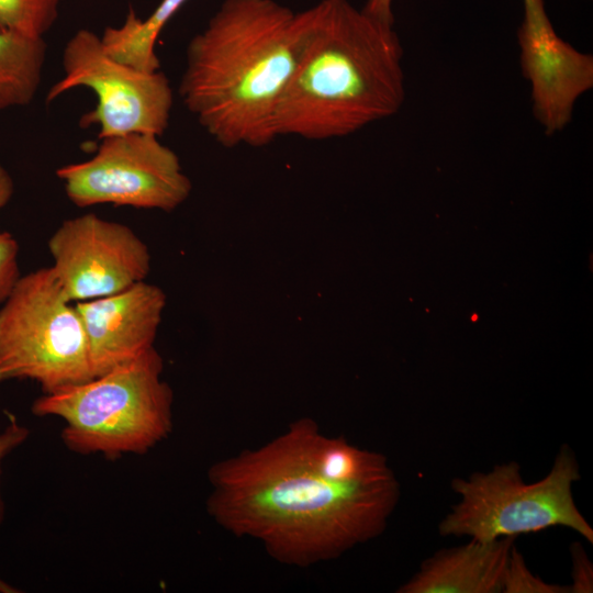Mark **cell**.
Instances as JSON below:
<instances>
[{
	"mask_svg": "<svg viewBox=\"0 0 593 593\" xmlns=\"http://www.w3.org/2000/svg\"><path fill=\"white\" fill-rule=\"evenodd\" d=\"M580 479V465L568 445L560 447L547 475L533 483L523 480L516 461L455 478L451 489L460 501L440 521L438 533L489 541L563 526L593 544V528L573 497L572 486Z\"/></svg>",
	"mask_w": 593,
	"mask_h": 593,
	"instance_id": "obj_5",
	"label": "cell"
},
{
	"mask_svg": "<svg viewBox=\"0 0 593 593\" xmlns=\"http://www.w3.org/2000/svg\"><path fill=\"white\" fill-rule=\"evenodd\" d=\"M517 37L535 118L547 135L555 134L571 121L577 100L593 87V58L562 40L548 18L524 20Z\"/></svg>",
	"mask_w": 593,
	"mask_h": 593,
	"instance_id": "obj_10",
	"label": "cell"
},
{
	"mask_svg": "<svg viewBox=\"0 0 593 593\" xmlns=\"http://www.w3.org/2000/svg\"><path fill=\"white\" fill-rule=\"evenodd\" d=\"M502 593H570L569 585L552 584L535 575L513 546L505 568Z\"/></svg>",
	"mask_w": 593,
	"mask_h": 593,
	"instance_id": "obj_16",
	"label": "cell"
},
{
	"mask_svg": "<svg viewBox=\"0 0 593 593\" xmlns=\"http://www.w3.org/2000/svg\"><path fill=\"white\" fill-rule=\"evenodd\" d=\"M61 66L63 76L47 91L46 102L74 88L92 90L97 104L80 125H96L99 138L135 132L160 136L167 130L174 93L161 71H143L112 58L101 37L87 29L67 41Z\"/></svg>",
	"mask_w": 593,
	"mask_h": 593,
	"instance_id": "obj_7",
	"label": "cell"
},
{
	"mask_svg": "<svg viewBox=\"0 0 593 593\" xmlns=\"http://www.w3.org/2000/svg\"><path fill=\"white\" fill-rule=\"evenodd\" d=\"M186 1L161 0L144 20L130 10L120 26H109L100 36L105 53L143 71L159 70L156 42L165 25Z\"/></svg>",
	"mask_w": 593,
	"mask_h": 593,
	"instance_id": "obj_13",
	"label": "cell"
},
{
	"mask_svg": "<svg viewBox=\"0 0 593 593\" xmlns=\"http://www.w3.org/2000/svg\"><path fill=\"white\" fill-rule=\"evenodd\" d=\"M100 139L90 159L56 170L77 206L114 204L170 212L189 198L191 180L158 135L135 132Z\"/></svg>",
	"mask_w": 593,
	"mask_h": 593,
	"instance_id": "obj_8",
	"label": "cell"
},
{
	"mask_svg": "<svg viewBox=\"0 0 593 593\" xmlns=\"http://www.w3.org/2000/svg\"><path fill=\"white\" fill-rule=\"evenodd\" d=\"M570 555L572 564L570 593H592L593 566L585 549L580 542L574 541L570 546Z\"/></svg>",
	"mask_w": 593,
	"mask_h": 593,
	"instance_id": "obj_18",
	"label": "cell"
},
{
	"mask_svg": "<svg viewBox=\"0 0 593 593\" xmlns=\"http://www.w3.org/2000/svg\"><path fill=\"white\" fill-rule=\"evenodd\" d=\"M14 193V182L8 170L0 163V210L11 200Z\"/></svg>",
	"mask_w": 593,
	"mask_h": 593,
	"instance_id": "obj_21",
	"label": "cell"
},
{
	"mask_svg": "<svg viewBox=\"0 0 593 593\" xmlns=\"http://www.w3.org/2000/svg\"><path fill=\"white\" fill-rule=\"evenodd\" d=\"M29 436V429L20 425L15 419H12L10 424L0 432V477L1 466L4 458L16 447H19ZM4 513L3 501L0 491V523L2 522Z\"/></svg>",
	"mask_w": 593,
	"mask_h": 593,
	"instance_id": "obj_19",
	"label": "cell"
},
{
	"mask_svg": "<svg viewBox=\"0 0 593 593\" xmlns=\"http://www.w3.org/2000/svg\"><path fill=\"white\" fill-rule=\"evenodd\" d=\"M309 9L276 0H224L189 42L179 94L224 147H262L303 52Z\"/></svg>",
	"mask_w": 593,
	"mask_h": 593,
	"instance_id": "obj_2",
	"label": "cell"
},
{
	"mask_svg": "<svg viewBox=\"0 0 593 593\" xmlns=\"http://www.w3.org/2000/svg\"><path fill=\"white\" fill-rule=\"evenodd\" d=\"M155 347L134 360L79 384L44 393L32 405L37 416L65 422L61 438L79 454H144L172 428V391L161 379Z\"/></svg>",
	"mask_w": 593,
	"mask_h": 593,
	"instance_id": "obj_4",
	"label": "cell"
},
{
	"mask_svg": "<svg viewBox=\"0 0 593 593\" xmlns=\"http://www.w3.org/2000/svg\"><path fill=\"white\" fill-rule=\"evenodd\" d=\"M75 304L92 373L99 377L154 347L166 294L144 280L118 293Z\"/></svg>",
	"mask_w": 593,
	"mask_h": 593,
	"instance_id": "obj_11",
	"label": "cell"
},
{
	"mask_svg": "<svg viewBox=\"0 0 593 593\" xmlns=\"http://www.w3.org/2000/svg\"><path fill=\"white\" fill-rule=\"evenodd\" d=\"M391 5L392 0H367L362 11L383 23L393 25L394 16Z\"/></svg>",
	"mask_w": 593,
	"mask_h": 593,
	"instance_id": "obj_20",
	"label": "cell"
},
{
	"mask_svg": "<svg viewBox=\"0 0 593 593\" xmlns=\"http://www.w3.org/2000/svg\"><path fill=\"white\" fill-rule=\"evenodd\" d=\"M0 591L1 592H12L13 590H12L11 586H9L8 584H5L4 582H2L0 580Z\"/></svg>",
	"mask_w": 593,
	"mask_h": 593,
	"instance_id": "obj_23",
	"label": "cell"
},
{
	"mask_svg": "<svg viewBox=\"0 0 593 593\" xmlns=\"http://www.w3.org/2000/svg\"><path fill=\"white\" fill-rule=\"evenodd\" d=\"M19 244L14 236L0 231V306L8 299L20 279Z\"/></svg>",
	"mask_w": 593,
	"mask_h": 593,
	"instance_id": "obj_17",
	"label": "cell"
},
{
	"mask_svg": "<svg viewBox=\"0 0 593 593\" xmlns=\"http://www.w3.org/2000/svg\"><path fill=\"white\" fill-rule=\"evenodd\" d=\"M525 16H537L546 13L542 0H524Z\"/></svg>",
	"mask_w": 593,
	"mask_h": 593,
	"instance_id": "obj_22",
	"label": "cell"
},
{
	"mask_svg": "<svg viewBox=\"0 0 593 593\" xmlns=\"http://www.w3.org/2000/svg\"><path fill=\"white\" fill-rule=\"evenodd\" d=\"M303 52L277 110V136L344 137L404 102L403 49L393 25L348 0L309 8Z\"/></svg>",
	"mask_w": 593,
	"mask_h": 593,
	"instance_id": "obj_3",
	"label": "cell"
},
{
	"mask_svg": "<svg viewBox=\"0 0 593 593\" xmlns=\"http://www.w3.org/2000/svg\"><path fill=\"white\" fill-rule=\"evenodd\" d=\"M318 434L315 421L298 419L264 446L213 465L209 514L277 561L300 567L378 537L399 502V481L333 480L316 459Z\"/></svg>",
	"mask_w": 593,
	"mask_h": 593,
	"instance_id": "obj_1",
	"label": "cell"
},
{
	"mask_svg": "<svg viewBox=\"0 0 593 593\" xmlns=\"http://www.w3.org/2000/svg\"><path fill=\"white\" fill-rule=\"evenodd\" d=\"M516 537L445 548L425 559L398 593H502Z\"/></svg>",
	"mask_w": 593,
	"mask_h": 593,
	"instance_id": "obj_12",
	"label": "cell"
},
{
	"mask_svg": "<svg viewBox=\"0 0 593 593\" xmlns=\"http://www.w3.org/2000/svg\"><path fill=\"white\" fill-rule=\"evenodd\" d=\"M92 378L80 315L52 268L20 277L0 306V382L30 379L52 393Z\"/></svg>",
	"mask_w": 593,
	"mask_h": 593,
	"instance_id": "obj_6",
	"label": "cell"
},
{
	"mask_svg": "<svg viewBox=\"0 0 593 593\" xmlns=\"http://www.w3.org/2000/svg\"><path fill=\"white\" fill-rule=\"evenodd\" d=\"M60 0H0V29L43 38L58 18Z\"/></svg>",
	"mask_w": 593,
	"mask_h": 593,
	"instance_id": "obj_15",
	"label": "cell"
},
{
	"mask_svg": "<svg viewBox=\"0 0 593 593\" xmlns=\"http://www.w3.org/2000/svg\"><path fill=\"white\" fill-rule=\"evenodd\" d=\"M51 266L71 302L118 293L144 281L150 270L147 245L127 225L94 213L65 220L48 239Z\"/></svg>",
	"mask_w": 593,
	"mask_h": 593,
	"instance_id": "obj_9",
	"label": "cell"
},
{
	"mask_svg": "<svg viewBox=\"0 0 593 593\" xmlns=\"http://www.w3.org/2000/svg\"><path fill=\"white\" fill-rule=\"evenodd\" d=\"M46 44L0 29V111L30 104L42 82Z\"/></svg>",
	"mask_w": 593,
	"mask_h": 593,
	"instance_id": "obj_14",
	"label": "cell"
}]
</instances>
